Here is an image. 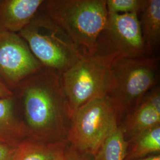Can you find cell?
Returning a JSON list of instances; mask_svg holds the SVG:
<instances>
[{
    "mask_svg": "<svg viewBox=\"0 0 160 160\" xmlns=\"http://www.w3.org/2000/svg\"><path fill=\"white\" fill-rule=\"evenodd\" d=\"M12 92L26 138L68 142L72 115L61 74L42 67L18 83Z\"/></svg>",
    "mask_w": 160,
    "mask_h": 160,
    "instance_id": "1",
    "label": "cell"
},
{
    "mask_svg": "<svg viewBox=\"0 0 160 160\" xmlns=\"http://www.w3.org/2000/svg\"><path fill=\"white\" fill-rule=\"evenodd\" d=\"M38 12L62 29L87 57L96 54L108 21L106 0H43Z\"/></svg>",
    "mask_w": 160,
    "mask_h": 160,
    "instance_id": "2",
    "label": "cell"
},
{
    "mask_svg": "<svg viewBox=\"0 0 160 160\" xmlns=\"http://www.w3.org/2000/svg\"><path fill=\"white\" fill-rule=\"evenodd\" d=\"M18 34L43 67L61 74L87 57L62 29L39 12Z\"/></svg>",
    "mask_w": 160,
    "mask_h": 160,
    "instance_id": "3",
    "label": "cell"
},
{
    "mask_svg": "<svg viewBox=\"0 0 160 160\" xmlns=\"http://www.w3.org/2000/svg\"><path fill=\"white\" fill-rule=\"evenodd\" d=\"M158 60L154 58L118 57L112 65L107 96L119 116L129 114L157 82Z\"/></svg>",
    "mask_w": 160,
    "mask_h": 160,
    "instance_id": "4",
    "label": "cell"
},
{
    "mask_svg": "<svg viewBox=\"0 0 160 160\" xmlns=\"http://www.w3.org/2000/svg\"><path fill=\"white\" fill-rule=\"evenodd\" d=\"M119 56L117 53H108L86 57L61 74L63 92L72 118L83 104L107 96L112 65Z\"/></svg>",
    "mask_w": 160,
    "mask_h": 160,
    "instance_id": "5",
    "label": "cell"
},
{
    "mask_svg": "<svg viewBox=\"0 0 160 160\" xmlns=\"http://www.w3.org/2000/svg\"><path fill=\"white\" fill-rule=\"evenodd\" d=\"M120 117L108 96L86 103L72 116L67 141L80 152L93 157Z\"/></svg>",
    "mask_w": 160,
    "mask_h": 160,
    "instance_id": "6",
    "label": "cell"
},
{
    "mask_svg": "<svg viewBox=\"0 0 160 160\" xmlns=\"http://www.w3.org/2000/svg\"><path fill=\"white\" fill-rule=\"evenodd\" d=\"M42 67L18 33L0 30V79L10 90Z\"/></svg>",
    "mask_w": 160,
    "mask_h": 160,
    "instance_id": "7",
    "label": "cell"
},
{
    "mask_svg": "<svg viewBox=\"0 0 160 160\" xmlns=\"http://www.w3.org/2000/svg\"><path fill=\"white\" fill-rule=\"evenodd\" d=\"M100 35H104L102 37L108 49L106 53H117L121 57L133 58L143 57L146 52L137 13L108 12L106 28Z\"/></svg>",
    "mask_w": 160,
    "mask_h": 160,
    "instance_id": "8",
    "label": "cell"
},
{
    "mask_svg": "<svg viewBox=\"0 0 160 160\" xmlns=\"http://www.w3.org/2000/svg\"><path fill=\"white\" fill-rule=\"evenodd\" d=\"M43 0H0V30L18 33L33 19Z\"/></svg>",
    "mask_w": 160,
    "mask_h": 160,
    "instance_id": "9",
    "label": "cell"
},
{
    "mask_svg": "<svg viewBox=\"0 0 160 160\" xmlns=\"http://www.w3.org/2000/svg\"><path fill=\"white\" fill-rule=\"evenodd\" d=\"M68 142H46L26 138L17 146L12 160H65Z\"/></svg>",
    "mask_w": 160,
    "mask_h": 160,
    "instance_id": "10",
    "label": "cell"
},
{
    "mask_svg": "<svg viewBox=\"0 0 160 160\" xmlns=\"http://www.w3.org/2000/svg\"><path fill=\"white\" fill-rule=\"evenodd\" d=\"M26 137L14 96L0 99V143L16 147Z\"/></svg>",
    "mask_w": 160,
    "mask_h": 160,
    "instance_id": "11",
    "label": "cell"
},
{
    "mask_svg": "<svg viewBox=\"0 0 160 160\" xmlns=\"http://www.w3.org/2000/svg\"><path fill=\"white\" fill-rule=\"evenodd\" d=\"M160 125V113L143 98L137 107L126 115L120 126L128 141Z\"/></svg>",
    "mask_w": 160,
    "mask_h": 160,
    "instance_id": "12",
    "label": "cell"
},
{
    "mask_svg": "<svg viewBox=\"0 0 160 160\" xmlns=\"http://www.w3.org/2000/svg\"><path fill=\"white\" fill-rule=\"evenodd\" d=\"M139 14V22L146 51L152 52L160 42V0H147Z\"/></svg>",
    "mask_w": 160,
    "mask_h": 160,
    "instance_id": "13",
    "label": "cell"
},
{
    "mask_svg": "<svg viewBox=\"0 0 160 160\" xmlns=\"http://www.w3.org/2000/svg\"><path fill=\"white\" fill-rule=\"evenodd\" d=\"M125 160H134L160 151V125L128 140Z\"/></svg>",
    "mask_w": 160,
    "mask_h": 160,
    "instance_id": "14",
    "label": "cell"
},
{
    "mask_svg": "<svg viewBox=\"0 0 160 160\" xmlns=\"http://www.w3.org/2000/svg\"><path fill=\"white\" fill-rule=\"evenodd\" d=\"M128 145L119 123L104 140L92 160H125Z\"/></svg>",
    "mask_w": 160,
    "mask_h": 160,
    "instance_id": "15",
    "label": "cell"
},
{
    "mask_svg": "<svg viewBox=\"0 0 160 160\" xmlns=\"http://www.w3.org/2000/svg\"><path fill=\"white\" fill-rule=\"evenodd\" d=\"M147 0H106L108 12L116 14L137 13L142 12Z\"/></svg>",
    "mask_w": 160,
    "mask_h": 160,
    "instance_id": "16",
    "label": "cell"
},
{
    "mask_svg": "<svg viewBox=\"0 0 160 160\" xmlns=\"http://www.w3.org/2000/svg\"><path fill=\"white\" fill-rule=\"evenodd\" d=\"M143 98L158 113H160V91L159 87L151 89Z\"/></svg>",
    "mask_w": 160,
    "mask_h": 160,
    "instance_id": "17",
    "label": "cell"
},
{
    "mask_svg": "<svg viewBox=\"0 0 160 160\" xmlns=\"http://www.w3.org/2000/svg\"><path fill=\"white\" fill-rule=\"evenodd\" d=\"M17 146L0 143V160H12Z\"/></svg>",
    "mask_w": 160,
    "mask_h": 160,
    "instance_id": "18",
    "label": "cell"
},
{
    "mask_svg": "<svg viewBox=\"0 0 160 160\" xmlns=\"http://www.w3.org/2000/svg\"><path fill=\"white\" fill-rule=\"evenodd\" d=\"M65 160H92V157L80 152L69 145Z\"/></svg>",
    "mask_w": 160,
    "mask_h": 160,
    "instance_id": "19",
    "label": "cell"
},
{
    "mask_svg": "<svg viewBox=\"0 0 160 160\" xmlns=\"http://www.w3.org/2000/svg\"><path fill=\"white\" fill-rule=\"evenodd\" d=\"M13 92L0 79V99L12 97Z\"/></svg>",
    "mask_w": 160,
    "mask_h": 160,
    "instance_id": "20",
    "label": "cell"
},
{
    "mask_svg": "<svg viewBox=\"0 0 160 160\" xmlns=\"http://www.w3.org/2000/svg\"><path fill=\"white\" fill-rule=\"evenodd\" d=\"M134 160H160V155L159 154L155 155H150L148 156L145 157L143 158H141L139 159Z\"/></svg>",
    "mask_w": 160,
    "mask_h": 160,
    "instance_id": "21",
    "label": "cell"
}]
</instances>
